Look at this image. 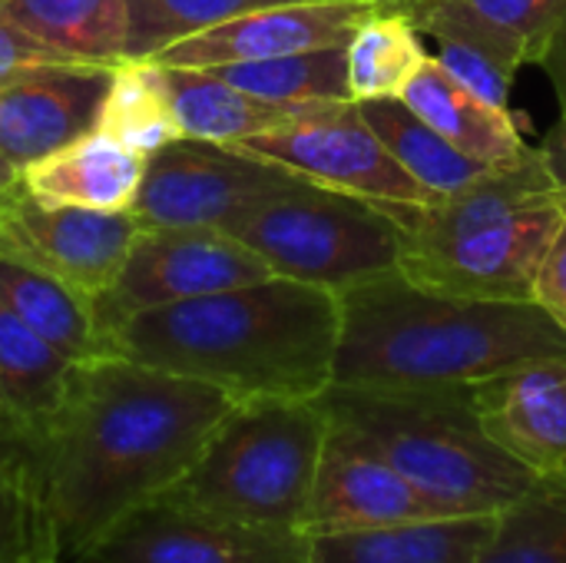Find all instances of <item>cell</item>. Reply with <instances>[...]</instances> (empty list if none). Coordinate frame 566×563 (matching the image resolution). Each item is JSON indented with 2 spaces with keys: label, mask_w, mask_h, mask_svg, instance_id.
Returning <instances> with one entry per match:
<instances>
[{
  "label": "cell",
  "mask_w": 566,
  "mask_h": 563,
  "mask_svg": "<svg viewBox=\"0 0 566 563\" xmlns=\"http://www.w3.org/2000/svg\"><path fill=\"white\" fill-rule=\"evenodd\" d=\"M468 3L478 7L494 27L511 33L524 46L527 63L537 66L566 23V0H468Z\"/></svg>",
  "instance_id": "30"
},
{
  "label": "cell",
  "mask_w": 566,
  "mask_h": 563,
  "mask_svg": "<svg viewBox=\"0 0 566 563\" xmlns=\"http://www.w3.org/2000/svg\"><path fill=\"white\" fill-rule=\"evenodd\" d=\"M537 153H541V159H544V166H547V173H551L557 192L566 196V106H560V116H557V123L547 129V136H544V143L537 146Z\"/></svg>",
  "instance_id": "34"
},
{
  "label": "cell",
  "mask_w": 566,
  "mask_h": 563,
  "mask_svg": "<svg viewBox=\"0 0 566 563\" xmlns=\"http://www.w3.org/2000/svg\"><path fill=\"white\" fill-rule=\"evenodd\" d=\"M232 398L123 355L73 362L33 425H0L36 521L40 561L73 563L129 511L163 498L199 458Z\"/></svg>",
  "instance_id": "1"
},
{
  "label": "cell",
  "mask_w": 566,
  "mask_h": 563,
  "mask_svg": "<svg viewBox=\"0 0 566 563\" xmlns=\"http://www.w3.org/2000/svg\"><path fill=\"white\" fill-rule=\"evenodd\" d=\"M361 3H381V7H388V3H398V0H361Z\"/></svg>",
  "instance_id": "37"
},
{
  "label": "cell",
  "mask_w": 566,
  "mask_h": 563,
  "mask_svg": "<svg viewBox=\"0 0 566 563\" xmlns=\"http://www.w3.org/2000/svg\"><path fill=\"white\" fill-rule=\"evenodd\" d=\"M23 563H50V561H40V557H33V561H23Z\"/></svg>",
  "instance_id": "38"
},
{
  "label": "cell",
  "mask_w": 566,
  "mask_h": 563,
  "mask_svg": "<svg viewBox=\"0 0 566 563\" xmlns=\"http://www.w3.org/2000/svg\"><path fill=\"white\" fill-rule=\"evenodd\" d=\"M229 236L249 246L272 275L335 295L401 272L405 232L391 209L305 176L245 212Z\"/></svg>",
  "instance_id": "7"
},
{
  "label": "cell",
  "mask_w": 566,
  "mask_h": 563,
  "mask_svg": "<svg viewBox=\"0 0 566 563\" xmlns=\"http://www.w3.org/2000/svg\"><path fill=\"white\" fill-rule=\"evenodd\" d=\"M96 129L116 136L129 149L149 156L159 146L182 139L166 93V70L156 60H123L113 66L109 93Z\"/></svg>",
  "instance_id": "27"
},
{
  "label": "cell",
  "mask_w": 566,
  "mask_h": 563,
  "mask_svg": "<svg viewBox=\"0 0 566 563\" xmlns=\"http://www.w3.org/2000/svg\"><path fill=\"white\" fill-rule=\"evenodd\" d=\"M398 100H405L428 126H434L451 146L478 163L511 166L534 149L517 129L511 110H501L468 90L441 66L438 56H428L421 63Z\"/></svg>",
  "instance_id": "18"
},
{
  "label": "cell",
  "mask_w": 566,
  "mask_h": 563,
  "mask_svg": "<svg viewBox=\"0 0 566 563\" xmlns=\"http://www.w3.org/2000/svg\"><path fill=\"white\" fill-rule=\"evenodd\" d=\"M541 66H544V73L551 76V83H554V90H557L560 106H566V23L560 27V33L554 37L551 50L544 53Z\"/></svg>",
  "instance_id": "35"
},
{
  "label": "cell",
  "mask_w": 566,
  "mask_h": 563,
  "mask_svg": "<svg viewBox=\"0 0 566 563\" xmlns=\"http://www.w3.org/2000/svg\"><path fill=\"white\" fill-rule=\"evenodd\" d=\"M272 279V269L222 229H143L119 279L96 302L106 335L126 319L186 299Z\"/></svg>",
  "instance_id": "10"
},
{
  "label": "cell",
  "mask_w": 566,
  "mask_h": 563,
  "mask_svg": "<svg viewBox=\"0 0 566 563\" xmlns=\"http://www.w3.org/2000/svg\"><path fill=\"white\" fill-rule=\"evenodd\" d=\"M322 402L335 428L451 514H497L541 478L484 431L471 388L332 385Z\"/></svg>",
  "instance_id": "5"
},
{
  "label": "cell",
  "mask_w": 566,
  "mask_h": 563,
  "mask_svg": "<svg viewBox=\"0 0 566 563\" xmlns=\"http://www.w3.org/2000/svg\"><path fill=\"white\" fill-rule=\"evenodd\" d=\"M434 518H458L401 471L381 461L375 451L358 445L348 431L328 421V438L322 448L312 501L302 531L315 534H345L395 528Z\"/></svg>",
  "instance_id": "13"
},
{
  "label": "cell",
  "mask_w": 566,
  "mask_h": 563,
  "mask_svg": "<svg viewBox=\"0 0 566 563\" xmlns=\"http://www.w3.org/2000/svg\"><path fill=\"white\" fill-rule=\"evenodd\" d=\"M139 232L133 212L46 206L20 183L0 199V256L66 282L90 302L113 289Z\"/></svg>",
  "instance_id": "11"
},
{
  "label": "cell",
  "mask_w": 566,
  "mask_h": 563,
  "mask_svg": "<svg viewBox=\"0 0 566 563\" xmlns=\"http://www.w3.org/2000/svg\"><path fill=\"white\" fill-rule=\"evenodd\" d=\"M342 302L282 275L149 309L109 332V355L206 382L239 402L322 398L335 378Z\"/></svg>",
  "instance_id": "2"
},
{
  "label": "cell",
  "mask_w": 566,
  "mask_h": 563,
  "mask_svg": "<svg viewBox=\"0 0 566 563\" xmlns=\"http://www.w3.org/2000/svg\"><path fill=\"white\" fill-rule=\"evenodd\" d=\"M222 76L226 83L272 100V103H322V100H352L348 96V63L345 46H325L292 56L249 60V63H222L202 66Z\"/></svg>",
  "instance_id": "28"
},
{
  "label": "cell",
  "mask_w": 566,
  "mask_h": 563,
  "mask_svg": "<svg viewBox=\"0 0 566 563\" xmlns=\"http://www.w3.org/2000/svg\"><path fill=\"white\" fill-rule=\"evenodd\" d=\"M332 385L471 388L534 358L566 355L541 302H484L415 285L401 272L338 292Z\"/></svg>",
  "instance_id": "3"
},
{
  "label": "cell",
  "mask_w": 566,
  "mask_h": 563,
  "mask_svg": "<svg viewBox=\"0 0 566 563\" xmlns=\"http://www.w3.org/2000/svg\"><path fill=\"white\" fill-rule=\"evenodd\" d=\"M143 169V153L103 129H90L86 136L27 163L20 186L46 206L129 212L139 196Z\"/></svg>",
  "instance_id": "17"
},
{
  "label": "cell",
  "mask_w": 566,
  "mask_h": 563,
  "mask_svg": "<svg viewBox=\"0 0 566 563\" xmlns=\"http://www.w3.org/2000/svg\"><path fill=\"white\" fill-rule=\"evenodd\" d=\"M378 7L381 3H361V0L272 3L232 17L219 27H209L196 37H186L166 46L153 60L166 66H222V63H249V60L292 56L325 46H345Z\"/></svg>",
  "instance_id": "14"
},
{
  "label": "cell",
  "mask_w": 566,
  "mask_h": 563,
  "mask_svg": "<svg viewBox=\"0 0 566 563\" xmlns=\"http://www.w3.org/2000/svg\"><path fill=\"white\" fill-rule=\"evenodd\" d=\"M113 66L43 63L0 76V153L27 166L96 129Z\"/></svg>",
  "instance_id": "15"
},
{
  "label": "cell",
  "mask_w": 566,
  "mask_h": 563,
  "mask_svg": "<svg viewBox=\"0 0 566 563\" xmlns=\"http://www.w3.org/2000/svg\"><path fill=\"white\" fill-rule=\"evenodd\" d=\"M385 206L405 232V279L484 302H534L564 222V196L537 146L521 163L494 166L451 196Z\"/></svg>",
  "instance_id": "4"
},
{
  "label": "cell",
  "mask_w": 566,
  "mask_h": 563,
  "mask_svg": "<svg viewBox=\"0 0 566 563\" xmlns=\"http://www.w3.org/2000/svg\"><path fill=\"white\" fill-rule=\"evenodd\" d=\"M272 3L295 0H126V60H153L186 37Z\"/></svg>",
  "instance_id": "29"
},
{
  "label": "cell",
  "mask_w": 566,
  "mask_h": 563,
  "mask_svg": "<svg viewBox=\"0 0 566 563\" xmlns=\"http://www.w3.org/2000/svg\"><path fill=\"white\" fill-rule=\"evenodd\" d=\"M0 10L76 63L119 66L126 60V0H0Z\"/></svg>",
  "instance_id": "22"
},
{
  "label": "cell",
  "mask_w": 566,
  "mask_h": 563,
  "mask_svg": "<svg viewBox=\"0 0 566 563\" xmlns=\"http://www.w3.org/2000/svg\"><path fill=\"white\" fill-rule=\"evenodd\" d=\"M163 70H166V93H169L172 119L179 133L189 139L232 146L265 129H275L312 106V103H272V100L252 96L202 66L163 63Z\"/></svg>",
  "instance_id": "20"
},
{
  "label": "cell",
  "mask_w": 566,
  "mask_h": 563,
  "mask_svg": "<svg viewBox=\"0 0 566 563\" xmlns=\"http://www.w3.org/2000/svg\"><path fill=\"white\" fill-rule=\"evenodd\" d=\"M73 362L0 299V425H33L53 411Z\"/></svg>",
  "instance_id": "24"
},
{
  "label": "cell",
  "mask_w": 566,
  "mask_h": 563,
  "mask_svg": "<svg viewBox=\"0 0 566 563\" xmlns=\"http://www.w3.org/2000/svg\"><path fill=\"white\" fill-rule=\"evenodd\" d=\"M497 514H458L395 528L315 534L305 563H471L494 531Z\"/></svg>",
  "instance_id": "19"
},
{
  "label": "cell",
  "mask_w": 566,
  "mask_h": 563,
  "mask_svg": "<svg viewBox=\"0 0 566 563\" xmlns=\"http://www.w3.org/2000/svg\"><path fill=\"white\" fill-rule=\"evenodd\" d=\"M325 438L322 398L239 402L192 468L156 501L242 528L302 531Z\"/></svg>",
  "instance_id": "6"
},
{
  "label": "cell",
  "mask_w": 566,
  "mask_h": 563,
  "mask_svg": "<svg viewBox=\"0 0 566 563\" xmlns=\"http://www.w3.org/2000/svg\"><path fill=\"white\" fill-rule=\"evenodd\" d=\"M305 551L302 531H259L149 501L73 563H305Z\"/></svg>",
  "instance_id": "12"
},
{
  "label": "cell",
  "mask_w": 566,
  "mask_h": 563,
  "mask_svg": "<svg viewBox=\"0 0 566 563\" xmlns=\"http://www.w3.org/2000/svg\"><path fill=\"white\" fill-rule=\"evenodd\" d=\"M358 110L378 133V139L388 146V153L401 163V169L434 199L451 196L481 179L488 169H494L451 146L405 100H361Z\"/></svg>",
  "instance_id": "23"
},
{
  "label": "cell",
  "mask_w": 566,
  "mask_h": 563,
  "mask_svg": "<svg viewBox=\"0 0 566 563\" xmlns=\"http://www.w3.org/2000/svg\"><path fill=\"white\" fill-rule=\"evenodd\" d=\"M33 557H40L33 508L13 461L0 445V563H23Z\"/></svg>",
  "instance_id": "31"
},
{
  "label": "cell",
  "mask_w": 566,
  "mask_h": 563,
  "mask_svg": "<svg viewBox=\"0 0 566 563\" xmlns=\"http://www.w3.org/2000/svg\"><path fill=\"white\" fill-rule=\"evenodd\" d=\"M232 146L272 159L312 183L345 189L375 202L434 199L401 169V163L368 126L355 100L312 103L295 119Z\"/></svg>",
  "instance_id": "9"
},
{
  "label": "cell",
  "mask_w": 566,
  "mask_h": 563,
  "mask_svg": "<svg viewBox=\"0 0 566 563\" xmlns=\"http://www.w3.org/2000/svg\"><path fill=\"white\" fill-rule=\"evenodd\" d=\"M43 63H76V60L50 50L46 43L30 37L23 27H17L0 10V76H7L13 70H27V66H43Z\"/></svg>",
  "instance_id": "32"
},
{
  "label": "cell",
  "mask_w": 566,
  "mask_h": 563,
  "mask_svg": "<svg viewBox=\"0 0 566 563\" xmlns=\"http://www.w3.org/2000/svg\"><path fill=\"white\" fill-rule=\"evenodd\" d=\"M471 563H566V475H541L524 498L497 511Z\"/></svg>",
  "instance_id": "26"
},
{
  "label": "cell",
  "mask_w": 566,
  "mask_h": 563,
  "mask_svg": "<svg viewBox=\"0 0 566 563\" xmlns=\"http://www.w3.org/2000/svg\"><path fill=\"white\" fill-rule=\"evenodd\" d=\"M0 299L63 358L90 362L109 355L96 302H90L66 282L20 259L0 256Z\"/></svg>",
  "instance_id": "21"
},
{
  "label": "cell",
  "mask_w": 566,
  "mask_h": 563,
  "mask_svg": "<svg viewBox=\"0 0 566 563\" xmlns=\"http://www.w3.org/2000/svg\"><path fill=\"white\" fill-rule=\"evenodd\" d=\"M424 60L428 53L415 23L395 7H378L345 43L348 96L355 103L398 100Z\"/></svg>",
  "instance_id": "25"
},
{
  "label": "cell",
  "mask_w": 566,
  "mask_h": 563,
  "mask_svg": "<svg viewBox=\"0 0 566 563\" xmlns=\"http://www.w3.org/2000/svg\"><path fill=\"white\" fill-rule=\"evenodd\" d=\"M302 179L298 173L209 139H172L146 156L133 216L143 229H222Z\"/></svg>",
  "instance_id": "8"
},
{
  "label": "cell",
  "mask_w": 566,
  "mask_h": 563,
  "mask_svg": "<svg viewBox=\"0 0 566 563\" xmlns=\"http://www.w3.org/2000/svg\"><path fill=\"white\" fill-rule=\"evenodd\" d=\"M20 173H23V166H17L13 159H7V156L0 153V199L20 183Z\"/></svg>",
  "instance_id": "36"
},
{
  "label": "cell",
  "mask_w": 566,
  "mask_h": 563,
  "mask_svg": "<svg viewBox=\"0 0 566 563\" xmlns=\"http://www.w3.org/2000/svg\"><path fill=\"white\" fill-rule=\"evenodd\" d=\"M534 302H541L551 319L566 332V196H564V222L557 229V239L547 252V262L537 279Z\"/></svg>",
  "instance_id": "33"
},
{
  "label": "cell",
  "mask_w": 566,
  "mask_h": 563,
  "mask_svg": "<svg viewBox=\"0 0 566 563\" xmlns=\"http://www.w3.org/2000/svg\"><path fill=\"white\" fill-rule=\"evenodd\" d=\"M0 421H3V398H0Z\"/></svg>",
  "instance_id": "39"
},
{
  "label": "cell",
  "mask_w": 566,
  "mask_h": 563,
  "mask_svg": "<svg viewBox=\"0 0 566 563\" xmlns=\"http://www.w3.org/2000/svg\"><path fill=\"white\" fill-rule=\"evenodd\" d=\"M484 431L534 475H566V355L471 385Z\"/></svg>",
  "instance_id": "16"
}]
</instances>
